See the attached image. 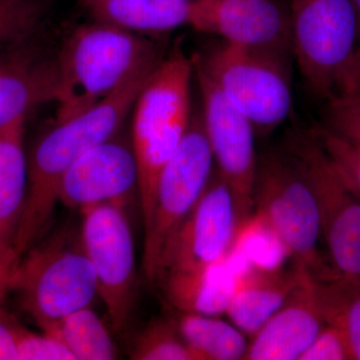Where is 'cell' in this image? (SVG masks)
<instances>
[{
	"label": "cell",
	"mask_w": 360,
	"mask_h": 360,
	"mask_svg": "<svg viewBox=\"0 0 360 360\" xmlns=\"http://www.w3.org/2000/svg\"><path fill=\"white\" fill-rule=\"evenodd\" d=\"M158 65L135 72L101 103L65 122H54L27 155V193L14 248L22 255L39 240L58 202L59 186L71 165L122 130L137 96Z\"/></svg>",
	"instance_id": "1"
},
{
	"label": "cell",
	"mask_w": 360,
	"mask_h": 360,
	"mask_svg": "<svg viewBox=\"0 0 360 360\" xmlns=\"http://www.w3.org/2000/svg\"><path fill=\"white\" fill-rule=\"evenodd\" d=\"M167 51L155 37L90 20L77 25L54 53L56 122H65L110 96L135 72L160 65Z\"/></svg>",
	"instance_id": "2"
},
{
	"label": "cell",
	"mask_w": 360,
	"mask_h": 360,
	"mask_svg": "<svg viewBox=\"0 0 360 360\" xmlns=\"http://www.w3.org/2000/svg\"><path fill=\"white\" fill-rule=\"evenodd\" d=\"M193 56L175 46L149 77L132 110L131 143L139 167L144 231L153 219L161 172L179 148L193 117Z\"/></svg>",
	"instance_id": "3"
},
{
	"label": "cell",
	"mask_w": 360,
	"mask_h": 360,
	"mask_svg": "<svg viewBox=\"0 0 360 360\" xmlns=\"http://www.w3.org/2000/svg\"><path fill=\"white\" fill-rule=\"evenodd\" d=\"M291 53L220 41L193 56L255 131H274L292 110Z\"/></svg>",
	"instance_id": "4"
},
{
	"label": "cell",
	"mask_w": 360,
	"mask_h": 360,
	"mask_svg": "<svg viewBox=\"0 0 360 360\" xmlns=\"http://www.w3.org/2000/svg\"><path fill=\"white\" fill-rule=\"evenodd\" d=\"M255 203L257 217L296 264L314 278L336 274L319 250L321 219L314 193L286 149L269 151L258 158Z\"/></svg>",
	"instance_id": "5"
},
{
	"label": "cell",
	"mask_w": 360,
	"mask_h": 360,
	"mask_svg": "<svg viewBox=\"0 0 360 360\" xmlns=\"http://www.w3.org/2000/svg\"><path fill=\"white\" fill-rule=\"evenodd\" d=\"M13 291L21 309L41 329L89 307L98 291L82 239L79 245L65 236L35 243L21 255Z\"/></svg>",
	"instance_id": "6"
},
{
	"label": "cell",
	"mask_w": 360,
	"mask_h": 360,
	"mask_svg": "<svg viewBox=\"0 0 360 360\" xmlns=\"http://www.w3.org/2000/svg\"><path fill=\"white\" fill-rule=\"evenodd\" d=\"M292 56L315 96L326 101L360 39L359 20L350 0H291Z\"/></svg>",
	"instance_id": "7"
},
{
	"label": "cell",
	"mask_w": 360,
	"mask_h": 360,
	"mask_svg": "<svg viewBox=\"0 0 360 360\" xmlns=\"http://www.w3.org/2000/svg\"><path fill=\"white\" fill-rule=\"evenodd\" d=\"M285 149L314 193L331 266L342 276L360 278V196L336 170L311 130H296Z\"/></svg>",
	"instance_id": "8"
},
{
	"label": "cell",
	"mask_w": 360,
	"mask_h": 360,
	"mask_svg": "<svg viewBox=\"0 0 360 360\" xmlns=\"http://www.w3.org/2000/svg\"><path fill=\"white\" fill-rule=\"evenodd\" d=\"M213 161L202 116L194 113L179 148L161 172L153 219L144 231L143 269L150 283L156 281L163 248L210 184Z\"/></svg>",
	"instance_id": "9"
},
{
	"label": "cell",
	"mask_w": 360,
	"mask_h": 360,
	"mask_svg": "<svg viewBox=\"0 0 360 360\" xmlns=\"http://www.w3.org/2000/svg\"><path fill=\"white\" fill-rule=\"evenodd\" d=\"M82 245L89 257L113 329L124 330L134 302L135 252L129 220L120 202L82 210Z\"/></svg>",
	"instance_id": "10"
},
{
	"label": "cell",
	"mask_w": 360,
	"mask_h": 360,
	"mask_svg": "<svg viewBox=\"0 0 360 360\" xmlns=\"http://www.w3.org/2000/svg\"><path fill=\"white\" fill-rule=\"evenodd\" d=\"M194 77L202 103L203 125L219 174L233 198L238 227L250 219L255 207L258 158L252 123L236 110L217 84L193 60Z\"/></svg>",
	"instance_id": "11"
},
{
	"label": "cell",
	"mask_w": 360,
	"mask_h": 360,
	"mask_svg": "<svg viewBox=\"0 0 360 360\" xmlns=\"http://www.w3.org/2000/svg\"><path fill=\"white\" fill-rule=\"evenodd\" d=\"M236 231L233 198L217 172L163 248L156 281L165 274L195 271L224 262Z\"/></svg>",
	"instance_id": "12"
},
{
	"label": "cell",
	"mask_w": 360,
	"mask_h": 360,
	"mask_svg": "<svg viewBox=\"0 0 360 360\" xmlns=\"http://www.w3.org/2000/svg\"><path fill=\"white\" fill-rule=\"evenodd\" d=\"M188 25L229 44L292 54L290 11L279 0H193Z\"/></svg>",
	"instance_id": "13"
},
{
	"label": "cell",
	"mask_w": 360,
	"mask_h": 360,
	"mask_svg": "<svg viewBox=\"0 0 360 360\" xmlns=\"http://www.w3.org/2000/svg\"><path fill=\"white\" fill-rule=\"evenodd\" d=\"M139 186V167L132 143L120 137L94 146L63 175L58 201L80 210L108 202H123Z\"/></svg>",
	"instance_id": "14"
},
{
	"label": "cell",
	"mask_w": 360,
	"mask_h": 360,
	"mask_svg": "<svg viewBox=\"0 0 360 360\" xmlns=\"http://www.w3.org/2000/svg\"><path fill=\"white\" fill-rule=\"evenodd\" d=\"M39 37L2 51L0 63V129L46 103L56 101L54 56H45Z\"/></svg>",
	"instance_id": "15"
},
{
	"label": "cell",
	"mask_w": 360,
	"mask_h": 360,
	"mask_svg": "<svg viewBox=\"0 0 360 360\" xmlns=\"http://www.w3.org/2000/svg\"><path fill=\"white\" fill-rule=\"evenodd\" d=\"M326 326L310 276L251 336L246 360H298Z\"/></svg>",
	"instance_id": "16"
},
{
	"label": "cell",
	"mask_w": 360,
	"mask_h": 360,
	"mask_svg": "<svg viewBox=\"0 0 360 360\" xmlns=\"http://www.w3.org/2000/svg\"><path fill=\"white\" fill-rule=\"evenodd\" d=\"M311 274L302 265L288 269L248 266L236 274L226 314L236 328L253 336Z\"/></svg>",
	"instance_id": "17"
},
{
	"label": "cell",
	"mask_w": 360,
	"mask_h": 360,
	"mask_svg": "<svg viewBox=\"0 0 360 360\" xmlns=\"http://www.w3.org/2000/svg\"><path fill=\"white\" fill-rule=\"evenodd\" d=\"M90 20L155 37L188 25L193 0H78Z\"/></svg>",
	"instance_id": "18"
},
{
	"label": "cell",
	"mask_w": 360,
	"mask_h": 360,
	"mask_svg": "<svg viewBox=\"0 0 360 360\" xmlns=\"http://www.w3.org/2000/svg\"><path fill=\"white\" fill-rule=\"evenodd\" d=\"M236 272L225 258L206 269L161 276L167 302L181 314L217 316L226 312Z\"/></svg>",
	"instance_id": "19"
},
{
	"label": "cell",
	"mask_w": 360,
	"mask_h": 360,
	"mask_svg": "<svg viewBox=\"0 0 360 360\" xmlns=\"http://www.w3.org/2000/svg\"><path fill=\"white\" fill-rule=\"evenodd\" d=\"M26 117L0 129V245H13L27 193Z\"/></svg>",
	"instance_id": "20"
},
{
	"label": "cell",
	"mask_w": 360,
	"mask_h": 360,
	"mask_svg": "<svg viewBox=\"0 0 360 360\" xmlns=\"http://www.w3.org/2000/svg\"><path fill=\"white\" fill-rule=\"evenodd\" d=\"M314 293L326 323L345 333L352 359L360 360V278L336 274L314 278Z\"/></svg>",
	"instance_id": "21"
},
{
	"label": "cell",
	"mask_w": 360,
	"mask_h": 360,
	"mask_svg": "<svg viewBox=\"0 0 360 360\" xmlns=\"http://www.w3.org/2000/svg\"><path fill=\"white\" fill-rule=\"evenodd\" d=\"M180 335L200 360L245 359L248 345L236 326L210 315L181 314Z\"/></svg>",
	"instance_id": "22"
},
{
	"label": "cell",
	"mask_w": 360,
	"mask_h": 360,
	"mask_svg": "<svg viewBox=\"0 0 360 360\" xmlns=\"http://www.w3.org/2000/svg\"><path fill=\"white\" fill-rule=\"evenodd\" d=\"M42 330L58 338L75 360L115 359V347L110 333L89 307L49 324Z\"/></svg>",
	"instance_id": "23"
},
{
	"label": "cell",
	"mask_w": 360,
	"mask_h": 360,
	"mask_svg": "<svg viewBox=\"0 0 360 360\" xmlns=\"http://www.w3.org/2000/svg\"><path fill=\"white\" fill-rule=\"evenodd\" d=\"M51 0H0V51L41 34Z\"/></svg>",
	"instance_id": "24"
},
{
	"label": "cell",
	"mask_w": 360,
	"mask_h": 360,
	"mask_svg": "<svg viewBox=\"0 0 360 360\" xmlns=\"http://www.w3.org/2000/svg\"><path fill=\"white\" fill-rule=\"evenodd\" d=\"M132 359L137 360H200L180 335L176 322L153 321L135 341Z\"/></svg>",
	"instance_id": "25"
},
{
	"label": "cell",
	"mask_w": 360,
	"mask_h": 360,
	"mask_svg": "<svg viewBox=\"0 0 360 360\" xmlns=\"http://www.w3.org/2000/svg\"><path fill=\"white\" fill-rule=\"evenodd\" d=\"M343 179L360 196V148L324 125L311 130Z\"/></svg>",
	"instance_id": "26"
},
{
	"label": "cell",
	"mask_w": 360,
	"mask_h": 360,
	"mask_svg": "<svg viewBox=\"0 0 360 360\" xmlns=\"http://www.w3.org/2000/svg\"><path fill=\"white\" fill-rule=\"evenodd\" d=\"M324 127L360 148V101L345 94L328 99Z\"/></svg>",
	"instance_id": "27"
},
{
	"label": "cell",
	"mask_w": 360,
	"mask_h": 360,
	"mask_svg": "<svg viewBox=\"0 0 360 360\" xmlns=\"http://www.w3.org/2000/svg\"><path fill=\"white\" fill-rule=\"evenodd\" d=\"M75 360L68 348L56 336L32 333L21 328L18 360Z\"/></svg>",
	"instance_id": "28"
},
{
	"label": "cell",
	"mask_w": 360,
	"mask_h": 360,
	"mask_svg": "<svg viewBox=\"0 0 360 360\" xmlns=\"http://www.w3.org/2000/svg\"><path fill=\"white\" fill-rule=\"evenodd\" d=\"M352 359V352L345 333L338 326L326 323L298 360Z\"/></svg>",
	"instance_id": "29"
},
{
	"label": "cell",
	"mask_w": 360,
	"mask_h": 360,
	"mask_svg": "<svg viewBox=\"0 0 360 360\" xmlns=\"http://www.w3.org/2000/svg\"><path fill=\"white\" fill-rule=\"evenodd\" d=\"M22 326L0 307V360H18V338Z\"/></svg>",
	"instance_id": "30"
},
{
	"label": "cell",
	"mask_w": 360,
	"mask_h": 360,
	"mask_svg": "<svg viewBox=\"0 0 360 360\" xmlns=\"http://www.w3.org/2000/svg\"><path fill=\"white\" fill-rule=\"evenodd\" d=\"M21 255L13 245H0V307L9 292H13L14 276Z\"/></svg>",
	"instance_id": "31"
},
{
	"label": "cell",
	"mask_w": 360,
	"mask_h": 360,
	"mask_svg": "<svg viewBox=\"0 0 360 360\" xmlns=\"http://www.w3.org/2000/svg\"><path fill=\"white\" fill-rule=\"evenodd\" d=\"M335 94H345L360 101V44L341 75Z\"/></svg>",
	"instance_id": "32"
},
{
	"label": "cell",
	"mask_w": 360,
	"mask_h": 360,
	"mask_svg": "<svg viewBox=\"0 0 360 360\" xmlns=\"http://www.w3.org/2000/svg\"><path fill=\"white\" fill-rule=\"evenodd\" d=\"M350 1H352V6H354L355 9V13H356L357 20H359L360 33V0H350Z\"/></svg>",
	"instance_id": "33"
}]
</instances>
